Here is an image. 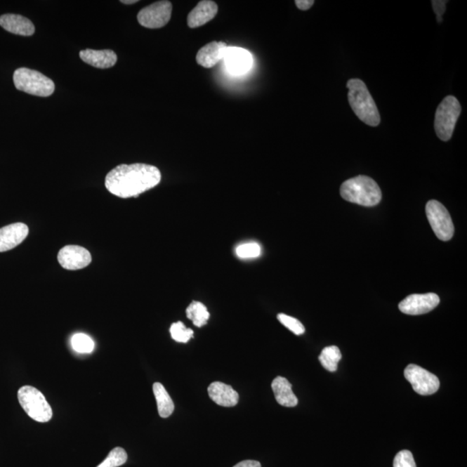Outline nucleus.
I'll list each match as a JSON object with an SVG mask.
<instances>
[{
    "label": "nucleus",
    "instance_id": "obj_14",
    "mask_svg": "<svg viewBox=\"0 0 467 467\" xmlns=\"http://www.w3.org/2000/svg\"><path fill=\"white\" fill-rule=\"evenodd\" d=\"M228 48L225 43L218 41L208 44L197 52V63L204 68H213L224 59Z\"/></svg>",
    "mask_w": 467,
    "mask_h": 467
},
{
    "label": "nucleus",
    "instance_id": "obj_23",
    "mask_svg": "<svg viewBox=\"0 0 467 467\" xmlns=\"http://www.w3.org/2000/svg\"><path fill=\"white\" fill-rule=\"evenodd\" d=\"M128 461V454L122 447L112 449L107 458L97 467H119Z\"/></svg>",
    "mask_w": 467,
    "mask_h": 467
},
{
    "label": "nucleus",
    "instance_id": "obj_6",
    "mask_svg": "<svg viewBox=\"0 0 467 467\" xmlns=\"http://www.w3.org/2000/svg\"><path fill=\"white\" fill-rule=\"evenodd\" d=\"M461 113V103L454 96H448L442 100L435 113V129L439 139L443 141L451 139Z\"/></svg>",
    "mask_w": 467,
    "mask_h": 467
},
{
    "label": "nucleus",
    "instance_id": "obj_30",
    "mask_svg": "<svg viewBox=\"0 0 467 467\" xmlns=\"http://www.w3.org/2000/svg\"><path fill=\"white\" fill-rule=\"evenodd\" d=\"M313 4H315L313 0H296L295 1V5L301 11L309 10L313 6Z\"/></svg>",
    "mask_w": 467,
    "mask_h": 467
},
{
    "label": "nucleus",
    "instance_id": "obj_11",
    "mask_svg": "<svg viewBox=\"0 0 467 467\" xmlns=\"http://www.w3.org/2000/svg\"><path fill=\"white\" fill-rule=\"evenodd\" d=\"M60 265L67 270H78L91 263V254L81 246L68 245L60 250L58 256Z\"/></svg>",
    "mask_w": 467,
    "mask_h": 467
},
{
    "label": "nucleus",
    "instance_id": "obj_8",
    "mask_svg": "<svg viewBox=\"0 0 467 467\" xmlns=\"http://www.w3.org/2000/svg\"><path fill=\"white\" fill-rule=\"evenodd\" d=\"M404 376L411 383L413 390L421 395H430L436 393L440 388V380L421 366L409 364L404 371Z\"/></svg>",
    "mask_w": 467,
    "mask_h": 467
},
{
    "label": "nucleus",
    "instance_id": "obj_19",
    "mask_svg": "<svg viewBox=\"0 0 467 467\" xmlns=\"http://www.w3.org/2000/svg\"><path fill=\"white\" fill-rule=\"evenodd\" d=\"M272 390L279 404L289 408H293L298 404V398L292 390V384L285 377H276L272 381Z\"/></svg>",
    "mask_w": 467,
    "mask_h": 467
},
{
    "label": "nucleus",
    "instance_id": "obj_4",
    "mask_svg": "<svg viewBox=\"0 0 467 467\" xmlns=\"http://www.w3.org/2000/svg\"><path fill=\"white\" fill-rule=\"evenodd\" d=\"M15 87L29 95L47 97L55 91V84L50 78L39 71L20 68L13 74Z\"/></svg>",
    "mask_w": 467,
    "mask_h": 467
},
{
    "label": "nucleus",
    "instance_id": "obj_12",
    "mask_svg": "<svg viewBox=\"0 0 467 467\" xmlns=\"http://www.w3.org/2000/svg\"><path fill=\"white\" fill-rule=\"evenodd\" d=\"M29 234V228L25 223L10 224L0 229V252H6L16 248L25 241Z\"/></svg>",
    "mask_w": 467,
    "mask_h": 467
},
{
    "label": "nucleus",
    "instance_id": "obj_20",
    "mask_svg": "<svg viewBox=\"0 0 467 467\" xmlns=\"http://www.w3.org/2000/svg\"><path fill=\"white\" fill-rule=\"evenodd\" d=\"M160 417L167 418L173 413L174 403L163 384L155 383L152 387Z\"/></svg>",
    "mask_w": 467,
    "mask_h": 467
},
{
    "label": "nucleus",
    "instance_id": "obj_18",
    "mask_svg": "<svg viewBox=\"0 0 467 467\" xmlns=\"http://www.w3.org/2000/svg\"><path fill=\"white\" fill-rule=\"evenodd\" d=\"M208 393L213 402L223 407L237 404L239 395L234 388L221 382H214L208 388Z\"/></svg>",
    "mask_w": 467,
    "mask_h": 467
},
{
    "label": "nucleus",
    "instance_id": "obj_16",
    "mask_svg": "<svg viewBox=\"0 0 467 467\" xmlns=\"http://www.w3.org/2000/svg\"><path fill=\"white\" fill-rule=\"evenodd\" d=\"M0 26L13 34L29 37L34 34L35 26L21 15L5 14L0 16Z\"/></svg>",
    "mask_w": 467,
    "mask_h": 467
},
{
    "label": "nucleus",
    "instance_id": "obj_29",
    "mask_svg": "<svg viewBox=\"0 0 467 467\" xmlns=\"http://www.w3.org/2000/svg\"><path fill=\"white\" fill-rule=\"evenodd\" d=\"M432 4L433 11H435L437 15V20L440 23L442 21V15L445 13V10H446L447 1H432Z\"/></svg>",
    "mask_w": 467,
    "mask_h": 467
},
{
    "label": "nucleus",
    "instance_id": "obj_13",
    "mask_svg": "<svg viewBox=\"0 0 467 467\" xmlns=\"http://www.w3.org/2000/svg\"><path fill=\"white\" fill-rule=\"evenodd\" d=\"M228 70L234 74H242L251 68L253 58L248 51L242 48L229 47L224 57Z\"/></svg>",
    "mask_w": 467,
    "mask_h": 467
},
{
    "label": "nucleus",
    "instance_id": "obj_15",
    "mask_svg": "<svg viewBox=\"0 0 467 467\" xmlns=\"http://www.w3.org/2000/svg\"><path fill=\"white\" fill-rule=\"evenodd\" d=\"M218 6L214 1L203 0L188 15L187 24L190 28H197L211 21L218 14Z\"/></svg>",
    "mask_w": 467,
    "mask_h": 467
},
{
    "label": "nucleus",
    "instance_id": "obj_21",
    "mask_svg": "<svg viewBox=\"0 0 467 467\" xmlns=\"http://www.w3.org/2000/svg\"><path fill=\"white\" fill-rule=\"evenodd\" d=\"M186 315L189 320H192L194 326L202 327L207 324L210 319V313L206 306L199 301H192L186 309Z\"/></svg>",
    "mask_w": 467,
    "mask_h": 467
},
{
    "label": "nucleus",
    "instance_id": "obj_32",
    "mask_svg": "<svg viewBox=\"0 0 467 467\" xmlns=\"http://www.w3.org/2000/svg\"><path fill=\"white\" fill-rule=\"evenodd\" d=\"M138 1V0H132V1H126V0H122L121 3L126 4V5H132V4H136Z\"/></svg>",
    "mask_w": 467,
    "mask_h": 467
},
{
    "label": "nucleus",
    "instance_id": "obj_2",
    "mask_svg": "<svg viewBox=\"0 0 467 467\" xmlns=\"http://www.w3.org/2000/svg\"><path fill=\"white\" fill-rule=\"evenodd\" d=\"M340 194L346 201L364 207L376 206L382 200L380 187L367 176H357L343 182Z\"/></svg>",
    "mask_w": 467,
    "mask_h": 467
},
{
    "label": "nucleus",
    "instance_id": "obj_1",
    "mask_svg": "<svg viewBox=\"0 0 467 467\" xmlns=\"http://www.w3.org/2000/svg\"><path fill=\"white\" fill-rule=\"evenodd\" d=\"M160 181L162 173L151 164H119L106 176L105 186L113 195L129 199L154 188Z\"/></svg>",
    "mask_w": 467,
    "mask_h": 467
},
{
    "label": "nucleus",
    "instance_id": "obj_7",
    "mask_svg": "<svg viewBox=\"0 0 467 467\" xmlns=\"http://www.w3.org/2000/svg\"><path fill=\"white\" fill-rule=\"evenodd\" d=\"M426 214L433 232L440 241H450L454 237V226L449 212L442 204L430 200L426 205Z\"/></svg>",
    "mask_w": 467,
    "mask_h": 467
},
{
    "label": "nucleus",
    "instance_id": "obj_25",
    "mask_svg": "<svg viewBox=\"0 0 467 467\" xmlns=\"http://www.w3.org/2000/svg\"><path fill=\"white\" fill-rule=\"evenodd\" d=\"M170 334L176 342L185 343L193 337L194 331L192 329L186 328L181 321H178L171 324Z\"/></svg>",
    "mask_w": 467,
    "mask_h": 467
},
{
    "label": "nucleus",
    "instance_id": "obj_26",
    "mask_svg": "<svg viewBox=\"0 0 467 467\" xmlns=\"http://www.w3.org/2000/svg\"><path fill=\"white\" fill-rule=\"evenodd\" d=\"M277 319L284 327H286L289 330L294 332L295 335H302L305 334V327L302 324L300 320L295 319V317L284 315V313H279L277 316Z\"/></svg>",
    "mask_w": 467,
    "mask_h": 467
},
{
    "label": "nucleus",
    "instance_id": "obj_28",
    "mask_svg": "<svg viewBox=\"0 0 467 467\" xmlns=\"http://www.w3.org/2000/svg\"><path fill=\"white\" fill-rule=\"evenodd\" d=\"M393 467H416L414 456L409 450H402L395 456Z\"/></svg>",
    "mask_w": 467,
    "mask_h": 467
},
{
    "label": "nucleus",
    "instance_id": "obj_5",
    "mask_svg": "<svg viewBox=\"0 0 467 467\" xmlns=\"http://www.w3.org/2000/svg\"><path fill=\"white\" fill-rule=\"evenodd\" d=\"M22 408L32 419L44 423L51 420L53 411L42 392L32 386H23L18 392Z\"/></svg>",
    "mask_w": 467,
    "mask_h": 467
},
{
    "label": "nucleus",
    "instance_id": "obj_24",
    "mask_svg": "<svg viewBox=\"0 0 467 467\" xmlns=\"http://www.w3.org/2000/svg\"><path fill=\"white\" fill-rule=\"evenodd\" d=\"M71 345L78 353H91L95 349V342L89 336L84 334H74L71 338Z\"/></svg>",
    "mask_w": 467,
    "mask_h": 467
},
{
    "label": "nucleus",
    "instance_id": "obj_9",
    "mask_svg": "<svg viewBox=\"0 0 467 467\" xmlns=\"http://www.w3.org/2000/svg\"><path fill=\"white\" fill-rule=\"evenodd\" d=\"M173 5L170 1L163 0L145 7L138 14V21L143 27L159 29L166 26L171 20Z\"/></svg>",
    "mask_w": 467,
    "mask_h": 467
},
{
    "label": "nucleus",
    "instance_id": "obj_22",
    "mask_svg": "<svg viewBox=\"0 0 467 467\" xmlns=\"http://www.w3.org/2000/svg\"><path fill=\"white\" fill-rule=\"evenodd\" d=\"M342 355L338 347L335 346H328L324 348L319 357L321 365L327 371L335 372L338 369V364L341 360Z\"/></svg>",
    "mask_w": 467,
    "mask_h": 467
},
{
    "label": "nucleus",
    "instance_id": "obj_10",
    "mask_svg": "<svg viewBox=\"0 0 467 467\" xmlns=\"http://www.w3.org/2000/svg\"><path fill=\"white\" fill-rule=\"evenodd\" d=\"M439 304L440 298L435 294H411L400 302L399 309L405 315H421L433 311Z\"/></svg>",
    "mask_w": 467,
    "mask_h": 467
},
{
    "label": "nucleus",
    "instance_id": "obj_3",
    "mask_svg": "<svg viewBox=\"0 0 467 467\" xmlns=\"http://www.w3.org/2000/svg\"><path fill=\"white\" fill-rule=\"evenodd\" d=\"M349 103L360 121L371 126L379 125L381 118L375 102L364 81L350 79L347 82Z\"/></svg>",
    "mask_w": 467,
    "mask_h": 467
},
{
    "label": "nucleus",
    "instance_id": "obj_31",
    "mask_svg": "<svg viewBox=\"0 0 467 467\" xmlns=\"http://www.w3.org/2000/svg\"><path fill=\"white\" fill-rule=\"evenodd\" d=\"M234 467H261V463L256 461H244L239 462Z\"/></svg>",
    "mask_w": 467,
    "mask_h": 467
},
{
    "label": "nucleus",
    "instance_id": "obj_27",
    "mask_svg": "<svg viewBox=\"0 0 467 467\" xmlns=\"http://www.w3.org/2000/svg\"><path fill=\"white\" fill-rule=\"evenodd\" d=\"M237 255L242 259H252L261 256V246L256 242H249L237 246Z\"/></svg>",
    "mask_w": 467,
    "mask_h": 467
},
{
    "label": "nucleus",
    "instance_id": "obj_17",
    "mask_svg": "<svg viewBox=\"0 0 467 467\" xmlns=\"http://www.w3.org/2000/svg\"><path fill=\"white\" fill-rule=\"evenodd\" d=\"M80 58L88 65L98 69H108L117 63V55L111 50L95 51L87 48L80 51Z\"/></svg>",
    "mask_w": 467,
    "mask_h": 467
}]
</instances>
